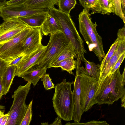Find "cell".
Returning a JSON list of instances; mask_svg holds the SVG:
<instances>
[{
	"label": "cell",
	"instance_id": "60d3db41",
	"mask_svg": "<svg viewBox=\"0 0 125 125\" xmlns=\"http://www.w3.org/2000/svg\"><path fill=\"white\" fill-rule=\"evenodd\" d=\"M121 98V106L125 109V94Z\"/></svg>",
	"mask_w": 125,
	"mask_h": 125
},
{
	"label": "cell",
	"instance_id": "d590c367",
	"mask_svg": "<svg viewBox=\"0 0 125 125\" xmlns=\"http://www.w3.org/2000/svg\"><path fill=\"white\" fill-rule=\"evenodd\" d=\"M5 111L4 109L0 110V125H1L6 115L4 114Z\"/></svg>",
	"mask_w": 125,
	"mask_h": 125
},
{
	"label": "cell",
	"instance_id": "f35d334b",
	"mask_svg": "<svg viewBox=\"0 0 125 125\" xmlns=\"http://www.w3.org/2000/svg\"><path fill=\"white\" fill-rule=\"evenodd\" d=\"M122 10L124 15L125 14V0H120Z\"/></svg>",
	"mask_w": 125,
	"mask_h": 125
},
{
	"label": "cell",
	"instance_id": "cb8c5ba5",
	"mask_svg": "<svg viewBox=\"0 0 125 125\" xmlns=\"http://www.w3.org/2000/svg\"><path fill=\"white\" fill-rule=\"evenodd\" d=\"M121 39H123L117 37L114 42L111 46L107 54L105 55L104 58L101 61L100 64V73L104 68L107 63L114 54L116 49Z\"/></svg>",
	"mask_w": 125,
	"mask_h": 125
},
{
	"label": "cell",
	"instance_id": "d6a6232c",
	"mask_svg": "<svg viewBox=\"0 0 125 125\" xmlns=\"http://www.w3.org/2000/svg\"><path fill=\"white\" fill-rule=\"evenodd\" d=\"M24 56L23 54H22L10 62L8 66L15 65L17 66L19 64L21 60Z\"/></svg>",
	"mask_w": 125,
	"mask_h": 125
},
{
	"label": "cell",
	"instance_id": "d6986e66",
	"mask_svg": "<svg viewBox=\"0 0 125 125\" xmlns=\"http://www.w3.org/2000/svg\"><path fill=\"white\" fill-rule=\"evenodd\" d=\"M41 32L44 35L58 31L63 32L62 28L55 19L48 13L45 21L40 27Z\"/></svg>",
	"mask_w": 125,
	"mask_h": 125
},
{
	"label": "cell",
	"instance_id": "ab89813d",
	"mask_svg": "<svg viewBox=\"0 0 125 125\" xmlns=\"http://www.w3.org/2000/svg\"><path fill=\"white\" fill-rule=\"evenodd\" d=\"M80 4L85 9L86 8L87 0H79Z\"/></svg>",
	"mask_w": 125,
	"mask_h": 125
},
{
	"label": "cell",
	"instance_id": "836d02e7",
	"mask_svg": "<svg viewBox=\"0 0 125 125\" xmlns=\"http://www.w3.org/2000/svg\"><path fill=\"white\" fill-rule=\"evenodd\" d=\"M97 1V0H87L86 8L85 10L89 11L94 6Z\"/></svg>",
	"mask_w": 125,
	"mask_h": 125
},
{
	"label": "cell",
	"instance_id": "5b68a950",
	"mask_svg": "<svg viewBox=\"0 0 125 125\" xmlns=\"http://www.w3.org/2000/svg\"><path fill=\"white\" fill-rule=\"evenodd\" d=\"M50 34L49 41L44 52L29 69L41 67L48 68L52 62L70 42L62 31H59Z\"/></svg>",
	"mask_w": 125,
	"mask_h": 125
},
{
	"label": "cell",
	"instance_id": "7a4b0ae2",
	"mask_svg": "<svg viewBox=\"0 0 125 125\" xmlns=\"http://www.w3.org/2000/svg\"><path fill=\"white\" fill-rule=\"evenodd\" d=\"M83 9L79 15V31L87 45L89 50L93 52L101 62L105 55L102 37L97 31V26L92 21L91 14Z\"/></svg>",
	"mask_w": 125,
	"mask_h": 125
},
{
	"label": "cell",
	"instance_id": "9a60e30c",
	"mask_svg": "<svg viewBox=\"0 0 125 125\" xmlns=\"http://www.w3.org/2000/svg\"><path fill=\"white\" fill-rule=\"evenodd\" d=\"M47 69L43 67L29 69L18 77H21L25 81L31 82L34 87L42 76L46 73Z\"/></svg>",
	"mask_w": 125,
	"mask_h": 125
},
{
	"label": "cell",
	"instance_id": "f546056e",
	"mask_svg": "<svg viewBox=\"0 0 125 125\" xmlns=\"http://www.w3.org/2000/svg\"><path fill=\"white\" fill-rule=\"evenodd\" d=\"M125 57V52H124L120 57L116 63L111 70L109 74H110L114 73L119 67L123 62Z\"/></svg>",
	"mask_w": 125,
	"mask_h": 125
},
{
	"label": "cell",
	"instance_id": "e0dca14e",
	"mask_svg": "<svg viewBox=\"0 0 125 125\" xmlns=\"http://www.w3.org/2000/svg\"><path fill=\"white\" fill-rule=\"evenodd\" d=\"M17 69L16 66H8L2 76L3 95H6L9 92L14 78L16 76Z\"/></svg>",
	"mask_w": 125,
	"mask_h": 125
},
{
	"label": "cell",
	"instance_id": "4fadbf2b",
	"mask_svg": "<svg viewBox=\"0 0 125 125\" xmlns=\"http://www.w3.org/2000/svg\"><path fill=\"white\" fill-rule=\"evenodd\" d=\"M46 46L42 45L36 50L23 57L17 67L16 76L18 77L32 66L44 52Z\"/></svg>",
	"mask_w": 125,
	"mask_h": 125
},
{
	"label": "cell",
	"instance_id": "30bf717a",
	"mask_svg": "<svg viewBox=\"0 0 125 125\" xmlns=\"http://www.w3.org/2000/svg\"><path fill=\"white\" fill-rule=\"evenodd\" d=\"M28 26L18 18L4 21L0 24V44L10 40Z\"/></svg>",
	"mask_w": 125,
	"mask_h": 125
},
{
	"label": "cell",
	"instance_id": "2e32d148",
	"mask_svg": "<svg viewBox=\"0 0 125 125\" xmlns=\"http://www.w3.org/2000/svg\"><path fill=\"white\" fill-rule=\"evenodd\" d=\"M48 13L49 12H45L18 19L31 27H41L46 20Z\"/></svg>",
	"mask_w": 125,
	"mask_h": 125
},
{
	"label": "cell",
	"instance_id": "52a82bcc",
	"mask_svg": "<svg viewBox=\"0 0 125 125\" xmlns=\"http://www.w3.org/2000/svg\"><path fill=\"white\" fill-rule=\"evenodd\" d=\"M76 61V67L79 70L80 81V105L83 112H86L95 104L94 99L98 82L84 73L79 55Z\"/></svg>",
	"mask_w": 125,
	"mask_h": 125
},
{
	"label": "cell",
	"instance_id": "ba28073f",
	"mask_svg": "<svg viewBox=\"0 0 125 125\" xmlns=\"http://www.w3.org/2000/svg\"><path fill=\"white\" fill-rule=\"evenodd\" d=\"M32 29L28 26L10 40L0 44V57L9 62L23 54V42Z\"/></svg>",
	"mask_w": 125,
	"mask_h": 125
},
{
	"label": "cell",
	"instance_id": "6da1fadb",
	"mask_svg": "<svg viewBox=\"0 0 125 125\" xmlns=\"http://www.w3.org/2000/svg\"><path fill=\"white\" fill-rule=\"evenodd\" d=\"M120 68L108 75L98 84L94 99L95 104H112L125 94Z\"/></svg>",
	"mask_w": 125,
	"mask_h": 125
},
{
	"label": "cell",
	"instance_id": "83f0119b",
	"mask_svg": "<svg viewBox=\"0 0 125 125\" xmlns=\"http://www.w3.org/2000/svg\"><path fill=\"white\" fill-rule=\"evenodd\" d=\"M43 84L45 89L48 90L54 88V84L51 81V79L50 77L49 74L46 73L43 75L41 78Z\"/></svg>",
	"mask_w": 125,
	"mask_h": 125
},
{
	"label": "cell",
	"instance_id": "b9f144b4",
	"mask_svg": "<svg viewBox=\"0 0 125 125\" xmlns=\"http://www.w3.org/2000/svg\"><path fill=\"white\" fill-rule=\"evenodd\" d=\"M122 75V82L123 84L125 85V67Z\"/></svg>",
	"mask_w": 125,
	"mask_h": 125
},
{
	"label": "cell",
	"instance_id": "4dcf8cb0",
	"mask_svg": "<svg viewBox=\"0 0 125 125\" xmlns=\"http://www.w3.org/2000/svg\"><path fill=\"white\" fill-rule=\"evenodd\" d=\"M9 63V62L0 57V77H2Z\"/></svg>",
	"mask_w": 125,
	"mask_h": 125
},
{
	"label": "cell",
	"instance_id": "8992f818",
	"mask_svg": "<svg viewBox=\"0 0 125 125\" xmlns=\"http://www.w3.org/2000/svg\"><path fill=\"white\" fill-rule=\"evenodd\" d=\"M31 84L28 82L25 85L19 86L14 91L12 96L13 101L8 112L10 115L6 125H20L28 108L25 100Z\"/></svg>",
	"mask_w": 125,
	"mask_h": 125
},
{
	"label": "cell",
	"instance_id": "ac0fdd59",
	"mask_svg": "<svg viewBox=\"0 0 125 125\" xmlns=\"http://www.w3.org/2000/svg\"><path fill=\"white\" fill-rule=\"evenodd\" d=\"M91 14L99 13L103 15L114 13L115 7L112 0H97L92 8Z\"/></svg>",
	"mask_w": 125,
	"mask_h": 125
},
{
	"label": "cell",
	"instance_id": "74e56055",
	"mask_svg": "<svg viewBox=\"0 0 125 125\" xmlns=\"http://www.w3.org/2000/svg\"><path fill=\"white\" fill-rule=\"evenodd\" d=\"M3 87L2 81L1 77H0V100L3 94Z\"/></svg>",
	"mask_w": 125,
	"mask_h": 125
},
{
	"label": "cell",
	"instance_id": "3957f363",
	"mask_svg": "<svg viewBox=\"0 0 125 125\" xmlns=\"http://www.w3.org/2000/svg\"><path fill=\"white\" fill-rule=\"evenodd\" d=\"M73 83L64 79L55 86L52 99L55 111L62 119L65 121L72 120L74 100L71 86Z\"/></svg>",
	"mask_w": 125,
	"mask_h": 125
},
{
	"label": "cell",
	"instance_id": "8d00e7d4",
	"mask_svg": "<svg viewBox=\"0 0 125 125\" xmlns=\"http://www.w3.org/2000/svg\"><path fill=\"white\" fill-rule=\"evenodd\" d=\"M62 119L58 116L56 118L54 121L50 125H62L61 120Z\"/></svg>",
	"mask_w": 125,
	"mask_h": 125
},
{
	"label": "cell",
	"instance_id": "e575fe53",
	"mask_svg": "<svg viewBox=\"0 0 125 125\" xmlns=\"http://www.w3.org/2000/svg\"><path fill=\"white\" fill-rule=\"evenodd\" d=\"M125 25L122 28L119 29L117 33V37L121 39H125Z\"/></svg>",
	"mask_w": 125,
	"mask_h": 125
},
{
	"label": "cell",
	"instance_id": "f6af8a7d",
	"mask_svg": "<svg viewBox=\"0 0 125 125\" xmlns=\"http://www.w3.org/2000/svg\"><path fill=\"white\" fill-rule=\"evenodd\" d=\"M41 125H49L48 124L47 122V123H41Z\"/></svg>",
	"mask_w": 125,
	"mask_h": 125
},
{
	"label": "cell",
	"instance_id": "8fae6325",
	"mask_svg": "<svg viewBox=\"0 0 125 125\" xmlns=\"http://www.w3.org/2000/svg\"><path fill=\"white\" fill-rule=\"evenodd\" d=\"M42 36L40 27L32 28L23 42V54L28 55L37 50L42 44Z\"/></svg>",
	"mask_w": 125,
	"mask_h": 125
},
{
	"label": "cell",
	"instance_id": "7bdbcfd3",
	"mask_svg": "<svg viewBox=\"0 0 125 125\" xmlns=\"http://www.w3.org/2000/svg\"><path fill=\"white\" fill-rule=\"evenodd\" d=\"M6 0H0V7L6 4Z\"/></svg>",
	"mask_w": 125,
	"mask_h": 125
},
{
	"label": "cell",
	"instance_id": "ee69618b",
	"mask_svg": "<svg viewBox=\"0 0 125 125\" xmlns=\"http://www.w3.org/2000/svg\"><path fill=\"white\" fill-rule=\"evenodd\" d=\"M5 108L4 106L0 105V110L1 109H4Z\"/></svg>",
	"mask_w": 125,
	"mask_h": 125
},
{
	"label": "cell",
	"instance_id": "7c38bea8",
	"mask_svg": "<svg viewBox=\"0 0 125 125\" xmlns=\"http://www.w3.org/2000/svg\"><path fill=\"white\" fill-rule=\"evenodd\" d=\"M76 75L74 83L73 90V92L74 100L73 111L72 117L75 123H80L82 116L84 112L80 105L81 85L79 71L76 67Z\"/></svg>",
	"mask_w": 125,
	"mask_h": 125
},
{
	"label": "cell",
	"instance_id": "7402d4cb",
	"mask_svg": "<svg viewBox=\"0 0 125 125\" xmlns=\"http://www.w3.org/2000/svg\"><path fill=\"white\" fill-rule=\"evenodd\" d=\"M85 62V68H83L84 73L91 76L98 82L100 73V64H96L93 62L86 60Z\"/></svg>",
	"mask_w": 125,
	"mask_h": 125
},
{
	"label": "cell",
	"instance_id": "4316f807",
	"mask_svg": "<svg viewBox=\"0 0 125 125\" xmlns=\"http://www.w3.org/2000/svg\"><path fill=\"white\" fill-rule=\"evenodd\" d=\"M112 1L115 9L114 13L121 18L124 23H125V15L123 13L122 10L120 0H112Z\"/></svg>",
	"mask_w": 125,
	"mask_h": 125
},
{
	"label": "cell",
	"instance_id": "f1b7e54d",
	"mask_svg": "<svg viewBox=\"0 0 125 125\" xmlns=\"http://www.w3.org/2000/svg\"><path fill=\"white\" fill-rule=\"evenodd\" d=\"M107 125L109 124H108L106 121H97L93 120L87 123H73L70 124V123H67L66 125Z\"/></svg>",
	"mask_w": 125,
	"mask_h": 125
},
{
	"label": "cell",
	"instance_id": "44dd1931",
	"mask_svg": "<svg viewBox=\"0 0 125 125\" xmlns=\"http://www.w3.org/2000/svg\"><path fill=\"white\" fill-rule=\"evenodd\" d=\"M78 54L70 42L67 47L52 62L48 68L62 60L69 57L77 58Z\"/></svg>",
	"mask_w": 125,
	"mask_h": 125
},
{
	"label": "cell",
	"instance_id": "484cf974",
	"mask_svg": "<svg viewBox=\"0 0 125 125\" xmlns=\"http://www.w3.org/2000/svg\"><path fill=\"white\" fill-rule=\"evenodd\" d=\"M33 100H32L28 105L24 117L20 125H29L32 119V107Z\"/></svg>",
	"mask_w": 125,
	"mask_h": 125
},
{
	"label": "cell",
	"instance_id": "277c9868",
	"mask_svg": "<svg viewBox=\"0 0 125 125\" xmlns=\"http://www.w3.org/2000/svg\"><path fill=\"white\" fill-rule=\"evenodd\" d=\"M49 13L59 24L63 32L72 43L81 61L85 62L86 60L84 54L87 53V52L84 47V41L79 35L70 15L63 12L54 7L50 9Z\"/></svg>",
	"mask_w": 125,
	"mask_h": 125
},
{
	"label": "cell",
	"instance_id": "9c48e42d",
	"mask_svg": "<svg viewBox=\"0 0 125 125\" xmlns=\"http://www.w3.org/2000/svg\"><path fill=\"white\" fill-rule=\"evenodd\" d=\"M50 9H35L24 5H10L6 4L0 7V16L4 21L11 19L26 17L34 14L49 12Z\"/></svg>",
	"mask_w": 125,
	"mask_h": 125
},
{
	"label": "cell",
	"instance_id": "1f68e13d",
	"mask_svg": "<svg viewBox=\"0 0 125 125\" xmlns=\"http://www.w3.org/2000/svg\"><path fill=\"white\" fill-rule=\"evenodd\" d=\"M28 0H10L6 4L10 5H19L24 4Z\"/></svg>",
	"mask_w": 125,
	"mask_h": 125
},
{
	"label": "cell",
	"instance_id": "d4e9b609",
	"mask_svg": "<svg viewBox=\"0 0 125 125\" xmlns=\"http://www.w3.org/2000/svg\"><path fill=\"white\" fill-rule=\"evenodd\" d=\"M76 3V0H58V9L63 12L70 15L71 11L74 8Z\"/></svg>",
	"mask_w": 125,
	"mask_h": 125
},
{
	"label": "cell",
	"instance_id": "ffe728a7",
	"mask_svg": "<svg viewBox=\"0 0 125 125\" xmlns=\"http://www.w3.org/2000/svg\"><path fill=\"white\" fill-rule=\"evenodd\" d=\"M58 0H28L24 4L25 6L35 9H50L57 4Z\"/></svg>",
	"mask_w": 125,
	"mask_h": 125
},
{
	"label": "cell",
	"instance_id": "5bb4252c",
	"mask_svg": "<svg viewBox=\"0 0 125 125\" xmlns=\"http://www.w3.org/2000/svg\"><path fill=\"white\" fill-rule=\"evenodd\" d=\"M125 52V39L120 40L116 49L103 71L100 73L98 84L109 74L121 55Z\"/></svg>",
	"mask_w": 125,
	"mask_h": 125
},
{
	"label": "cell",
	"instance_id": "603a6c76",
	"mask_svg": "<svg viewBox=\"0 0 125 125\" xmlns=\"http://www.w3.org/2000/svg\"><path fill=\"white\" fill-rule=\"evenodd\" d=\"M76 60L73 57H69L62 60L52 66V67H60L70 74L74 75L72 71L76 68Z\"/></svg>",
	"mask_w": 125,
	"mask_h": 125
}]
</instances>
